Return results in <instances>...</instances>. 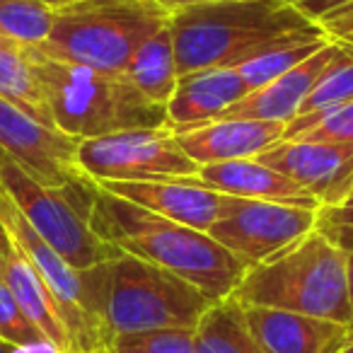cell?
<instances>
[{
    "label": "cell",
    "mask_w": 353,
    "mask_h": 353,
    "mask_svg": "<svg viewBox=\"0 0 353 353\" xmlns=\"http://www.w3.org/2000/svg\"><path fill=\"white\" fill-rule=\"evenodd\" d=\"M247 92L235 68H203L179 75L174 94L167 102V128L184 131L218 121Z\"/></svg>",
    "instance_id": "18"
},
{
    "label": "cell",
    "mask_w": 353,
    "mask_h": 353,
    "mask_svg": "<svg viewBox=\"0 0 353 353\" xmlns=\"http://www.w3.org/2000/svg\"><path fill=\"white\" fill-rule=\"evenodd\" d=\"M6 242H8V232L3 230V225H0V250L6 247Z\"/></svg>",
    "instance_id": "35"
},
{
    "label": "cell",
    "mask_w": 353,
    "mask_h": 353,
    "mask_svg": "<svg viewBox=\"0 0 353 353\" xmlns=\"http://www.w3.org/2000/svg\"><path fill=\"white\" fill-rule=\"evenodd\" d=\"M128 80L145 94L150 102L167 107L170 97L174 94L179 70H176L174 41H172L170 25L152 34L141 49L133 54L128 68L123 70Z\"/></svg>",
    "instance_id": "20"
},
{
    "label": "cell",
    "mask_w": 353,
    "mask_h": 353,
    "mask_svg": "<svg viewBox=\"0 0 353 353\" xmlns=\"http://www.w3.org/2000/svg\"><path fill=\"white\" fill-rule=\"evenodd\" d=\"M343 353H353V339H351V343H348V346L343 348Z\"/></svg>",
    "instance_id": "38"
},
{
    "label": "cell",
    "mask_w": 353,
    "mask_h": 353,
    "mask_svg": "<svg viewBox=\"0 0 353 353\" xmlns=\"http://www.w3.org/2000/svg\"><path fill=\"white\" fill-rule=\"evenodd\" d=\"M327 37H314V39H300V41H285V44L271 46L264 54L254 56V59L245 61L237 65V73L242 75L247 90H259L264 85H269L271 80H276L279 75L288 73L290 68H295L298 63H303L305 59H310L312 54H317L324 44Z\"/></svg>",
    "instance_id": "25"
},
{
    "label": "cell",
    "mask_w": 353,
    "mask_h": 353,
    "mask_svg": "<svg viewBox=\"0 0 353 353\" xmlns=\"http://www.w3.org/2000/svg\"><path fill=\"white\" fill-rule=\"evenodd\" d=\"M90 223L114 250L167 269L213 303L230 298L247 274V266L208 232L167 221L99 187L90 208Z\"/></svg>",
    "instance_id": "1"
},
{
    "label": "cell",
    "mask_w": 353,
    "mask_h": 353,
    "mask_svg": "<svg viewBox=\"0 0 353 353\" xmlns=\"http://www.w3.org/2000/svg\"><path fill=\"white\" fill-rule=\"evenodd\" d=\"M348 201H353V192H351V196H348ZM343 203H346V201H343Z\"/></svg>",
    "instance_id": "39"
},
{
    "label": "cell",
    "mask_w": 353,
    "mask_h": 353,
    "mask_svg": "<svg viewBox=\"0 0 353 353\" xmlns=\"http://www.w3.org/2000/svg\"><path fill=\"white\" fill-rule=\"evenodd\" d=\"M0 97H6L8 102L17 104L27 114L54 128L34 78L30 46L17 44L3 34H0Z\"/></svg>",
    "instance_id": "23"
},
{
    "label": "cell",
    "mask_w": 353,
    "mask_h": 353,
    "mask_svg": "<svg viewBox=\"0 0 353 353\" xmlns=\"http://www.w3.org/2000/svg\"><path fill=\"white\" fill-rule=\"evenodd\" d=\"M194 334L196 353H264L247 327L245 307L232 295L213 303Z\"/></svg>",
    "instance_id": "21"
},
{
    "label": "cell",
    "mask_w": 353,
    "mask_h": 353,
    "mask_svg": "<svg viewBox=\"0 0 353 353\" xmlns=\"http://www.w3.org/2000/svg\"><path fill=\"white\" fill-rule=\"evenodd\" d=\"M232 298L242 307L285 310L353 327L348 254L317 228L247 269Z\"/></svg>",
    "instance_id": "5"
},
{
    "label": "cell",
    "mask_w": 353,
    "mask_h": 353,
    "mask_svg": "<svg viewBox=\"0 0 353 353\" xmlns=\"http://www.w3.org/2000/svg\"><path fill=\"white\" fill-rule=\"evenodd\" d=\"M192 179L196 184H201V187L228 194V196L283 203V206L310 208V211H319L322 208L307 189H303L298 182L288 179L281 172L261 165L254 157L203 165L199 167L196 176H192Z\"/></svg>",
    "instance_id": "17"
},
{
    "label": "cell",
    "mask_w": 353,
    "mask_h": 353,
    "mask_svg": "<svg viewBox=\"0 0 353 353\" xmlns=\"http://www.w3.org/2000/svg\"><path fill=\"white\" fill-rule=\"evenodd\" d=\"M179 75L203 68H237L285 41L324 37L285 0H223L170 15Z\"/></svg>",
    "instance_id": "2"
},
{
    "label": "cell",
    "mask_w": 353,
    "mask_h": 353,
    "mask_svg": "<svg viewBox=\"0 0 353 353\" xmlns=\"http://www.w3.org/2000/svg\"><path fill=\"white\" fill-rule=\"evenodd\" d=\"M32 68L54 128L78 141L133 128L167 126V107L155 104L123 73H102L49 59L30 46Z\"/></svg>",
    "instance_id": "4"
},
{
    "label": "cell",
    "mask_w": 353,
    "mask_h": 353,
    "mask_svg": "<svg viewBox=\"0 0 353 353\" xmlns=\"http://www.w3.org/2000/svg\"><path fill=\"white\" fill-rule=\"evenodd\" d=\"M78 162L94 184L189 179L199 172V165L182 150L167 126L85 138L78 145Z\"/></svg>",
    "instance_id": "8"
},
{
    "label": "cell",
    "mask_w": 353,
    "mask_h": 353,
    "mask_svg": "<svg viewBox=\"0 0 353 353\" xmlns=\"http://www.w3.org/2000/svg\"><path fill=\"white\" fill-rule=\"evenodd\" d=\"M348 46L339 41H327L317 54L305 59L288 73L279 75L269 85L259 90H252L237 104H232L221 119H256V121H279L288 123L298 114L307 94L314 85L322 80V75L334 63L346 56ZM218 119V121H221Z\"/></svg>",
    "instance_id": "13"
},
{
    "label": "cell",
    "mask_w": 353,
    "mask_h": 353,
    "mask_svg": "<svg viewBox=\"0 0 353 353\" xmlns=\"http://www.w3.org/2000/svg\"><path fill=\"white\" fill-rule=\"evenodd\" d=\"M3 192H6V189H3V187H0V194H3Z\"/></svg>",
    "instance_id": "41"
},
{
    "label": "cell",
    "mask_w": 353,
    "mask_h": 353,
    "mask_svg": "<svg viewBox=\"0 0 353 353\" xmlns=\"http://www.w3.org/2000/svg\"><path fill=\"white\" fill-rule=\"evenodd\" d=\"M0 225L8 232L12 245L27 256V261L34 266L37 274L44 279V283L54 293L56 303L63 310L70 336H73L75 353H85L90 348L104 346L97 327H94L92 317H90L88 288H85L83 271H75L59 252L51 250L41 240L39 232L27 223V218L22 216V211L6 192L0 194Z\"/></svg>",
    "instance_id": "11"
},
{
    "label": "cell",
    "mask_w": 353,
    "mask_h": 353,
    "mask_svg": "<svg viewBox=\"0 0 353 353\" xmlns=\"http://www.w3.org/2000/svg\"><path fill=\"white\" fill-rule=\"evenodd\" d=\"M317 213L310 208L228 196L208 235L252 269L312 232Z\"/></svg>",
    "instance_id": "9"
},
{
    "label": "cell",
    "mask_w": 353,
    "mask_h": 353,
    "mask_svg": "<svg viewBox=\"0 0 353 353\" xmlns=\"http://www.w3.org/2000/svg\"><path fill=\"white\" fill-rule=\"evenodd\" d=\"M99 189L143 206L167 221L208 232L218 221L228 194L213 192L189 179H150V182H104Z\"/></svg>",
    "instance_id": "14"
},
{
    "label": "cell",
    "mask_w": 353,
    "mask_h": 353,
    "mask_svg": "<svg viewBox=\"0 0 353 353\" xmlns=\"http://www.w3.org/2000/svg\"><path fill=\"white\" fill-rule=\"evenodd\" d=\"M0 353H20V348L12 346V343H8V341H3V339H0Z\"/></svg>",
    "instance_id": "34"
},
{
    "label": "cell",
    "mask_w": 353,
    "mask_h": 353,
    "mask_svg": "<svg viewBox=\"0 0 353 353\" xmlns=\"http://www.w3.org/2000/svg\"><path fill=\"white\" fill-rule=\"evenodd\" d=\"M170 25L155 0H73L59 8L54 30L41 46L49 59L102 73H123L133 54Z\"/></svg>",
    "instance_id": "6"
},
{
    "label": "cell",
    "mask_w": 353,
    "mask_h": 353,
    "mask_svg": "<svg viewBox=\"0 0 353 353\" xmlns=\"http://www.w3.org/2000/svg\"><path fill=\"white\" fill-rule=\"evenodd\" d=\"M88 307L99 339L109 341L155 329H196L213 305L199 288L167 269L119 250L83 271Z\"/></svg>",
    "instance_id": "3"
},
{
    "label": "cell",
    "mask_w": 353,
    "mask_h": 353,
    "mask_svg": "<svg viewBox=\"0 0 353 353\" xmlns=\"http://www.w3.org/2000/svg\"><path fill=\"white\" fill-rule=\"evenodd\" d=\"M0 339L17 348L49 346L39 334V329L20 310V305L12 298L10 288H8L3 279H0Z\"/></svg>",
    "instance_id": "27"
},
{
    "label": "cell",
    "mask_w": 353,
    "mask_h": 353,
    "mask_svg": "<svg viewBox=\"0 0 353 353\" xmlns=\"http://www.w3.org/2000/svg\"><path fill=\"white\" fill-rule=\"evenodd\" d=\"M0 279H3V269H0Z\"/></svg>",
    "instance_id": "40"
},
{
    "label": "cell",
    "mask_w": 353,
    "mask_h": 353,
    "mask_svg": "<svg viewBox=\"0 0 353 353\" xmlns=\"http://www.w3.org/2000/svg\"><path fill=\"white\" fill-rule=\"evenodd\" d=\"M317 27L329 41L353 46V0H348L346 6H341L339 10L329 12L327 17H322Z\"/></svg>",
    "instance_id": "30"
},
{
    "label": "cell",
    "mask_w": 353,
    "mask_h": 353,
    "mask_svg": "<svg viewBox=\"0 0 353 353\" xmlns=\"http://www.w3.org/2000/svg\"><path fill=\"white\" fill-rule=\"evenodd\" d=\"M85 353H112L107 346H97V348H90V351H85Z\"/></svg>",
    "instance_id": "36"
},
{
    "label": "cell",
    "mask_w": 353,
    "mask_h": 353,
    "mask_svg": "<svg viewBox=\"0 0 353 353\" xmlns=\"http://www.w3.org/2000/svg\"><path fill=\"white\" fill-rule=\"evenodd\" d=\"M0 269H3V281L10 288L12 298L17 300L27 319L39 329L44 341L59 353H75V343L65 324L63 310L56 303L44 279L27 261V256L12 245L10 237L0 250Z\"/></svg>",
    "instance_id": "19"
},
{
    "label": "cell",
    "mask_w": 353,
    "mask_h": 353,
    "mask_svg": "<svg viewBox=\"0 0 353 353\" xmlns=\"http://www.w3.org/2000/svg\"><path fill=\"white\" fill-rule=\"evenodd\" d=\"M348 295H351V307H353V252L348 254Z\"/></svg>",
    "instance_id": "33"
},
{
    "label": "cell",
    "mask_w": 353,
    "mask_h": 353,
    "mask_svg": "<svg viewBox=\"0 0 353 353\" xmlns=\"http://www.w3.org/2000/svg\"><path fill=\"white\" fill-rule=\"evenodd\" d=\"M288 6H293L300 15H305L307 20H312L317 25L322 17H327L329 12L339 10L341 6H346L348 0H285Z\"/></svg>",
    "instance_id": "31"
},
{
    "label": "cell",
    "mask_w": 353,
    "mask_h": 353,
    "mask_svg": "<svg viewBox=\"0 0 353 353\" xmlns=\"http://www.w3.org/2000/svg\"><path fill=\"white\" fill-rule=\"evenodd\" d=\"M293 141H322V143H353V102L329 112L310 128H305Z\"/></svg>",
    "instance_id": "28"
},
{
    "label": "cell",
    "mask_w": 353,
    "mask_h": 353,
    "mask_svg": "<svg viewBox=\"0 0 353 353\" xmlns=\"http://www.w3.org/2000/svg\"><path fill=\"white\" fill-rule=\"evenodd\" d=\"M254 160L298 182L322 208L341 206L353 192V143L281 141Z\"/></svg>",
    "instance_id": "12"
},
{
    "label": "cell",
    "mask_w": 353,
    "mask_h": 353,
    "mask_svg": "<svg viewBox=\"0 0 353 353\" xmlns=\"http://www.w3.org/2000/svg\"><path fill=\"white\" fill-rule=\"evenodd\" d=\"M341 353H343V351H341Z\"/></svg>",
    "instance_id": "42"
},
{
    "label": "cell",
    "mask_w": 353,
    "mask_h": 353,
    "mask_svg": "<svg viewBox=\"0 0 353 353\" xmlns=\"http://www.w3.org/2000/svg\"><path fill=\"white\" fill-rule=\"evenodd\" d=\"M112 353H196L194 329H155L128 334L107 343Z\"/></svg>",
    "instance_id": "26"
},
{
    "label": "cell",
    "mask_w": 353,
    "mask_h": 353,
    "mask_svg": "<svg viewBox=\"0 0 353 353\" xmlns=\"http://www.w3.org/2000/svg\"><path fill=\"white\" fill-rule=\"evenodd\" d=\"M0 187L15 201L39 237L56 250L75 271H90L112 259L119 250L104 242L90 223L94 189L68 192L46 187L30 176L0 148Z\"/></svg>",
    "instance_id": "7"
},
{
    "label": "cell",
    "mask_w": 353,
    "mask_h": 353,
    "mask_svg": "<svg viewBox=\"0 0 353 353\" xmlns=\"http://www.w3.org/2000/svg\"><path fill=\"white\" fill-rule=\"evenodd\" d=\"M78 145V138L46 126L17 104L0 97V148L37 182L68 192L97 187L80 170Z\"/></svg>",
    "instance_id": "10"
},
{
    "label": "cell",
    "mask_w": 353,
    "mask_h": 353,
    "mask_svg": "<svg viewBox=\"0 0 353 353\" xmlns=\"http://www.w3.org/2000/svg\"><path fill=\"white\" fill-rule=\"evenodd\" d=\"M157 6H162L167 12L184 10V8H196V6H211V3H223V0H155Z\"/></svg>",
    "instance_id": "32"
},
{
    "label": "cell",
    "mask_w": 353,
    "mask_h": 353,
    "mask_svg": "<svg viewBox=\"0 0 353 353\" xmlns=\"http://www.w3.org/2000/svg\"><path fill=\"white\" fill-rule=\"evenodd\" d=\"M182 150L199 167L230 160H250L283 141L285 123L256 119H221L203 126L172 131Z\"/></svg>",
    "instance_id": "16"
},
{
    "label": "cell",
    "mask_w": 353,
    "mask_h": 353,
    "mask_svg": "<svg viewBox=\"0 0 353 353\" xmlns=\"http://www.w3.org/2000/svg\"><path fill=\"white\" fill-rule=\"evenodd\" d=\"M348 102H353V46H348L346 56L322 75V80L312 88V92L307 94L298 114L285 123L283 141L298 138L314 121H319L329 112Z\"/></svg>",
    "instance_id": "22"
},
{
    "label": "cell",
    "mask_w": 353,
    "mask_h": 353,
    "mask_svg": "<svg viewBox=\"0 0 353 353\" xmlns=\"http://www.w3.org/2000/svg\"><path fill=\"white\" fill-rule=\"evenodd\" d=\"M317 228L322 235H327L339 250L346 254L353 252V201H346L341 206L319 208Z\"/></svg>",
    "instance_id": "29"
},
{
    "label": "cell",
    "mask_w": 353,
    "mask_h": 353,
    "mask_svg": "<svg viewBox=\"0 0 353 353\" xmlns=\"http://www.w3.org/2000/svg\"><path fill=\"white\" fill-rule=\"evenodd\" d=\"M49 3H54V6H65V3H73V0H49Z\"/></svg>",
    "instance_id": "37"
},
{
    "label": "cell",
    "mask_w": 353,
    "mask_h": 353,
    "mask_svg": "<svg viewBox=\"0 0 353 353\" xmlns=\"http://www.w3.org/2000/svg\"><path fill=\"white\" fill-rule=\"evenodd\" d=\"M59 8L49 0H0V34L22 46H41L54 30Z\"/></svg>",
    "instance_id": "24"
},
{
    "label": "cell",
    "mask_w": 353,
    "mask_h": 353,
    "mask_svg": "<svg viewBox=\"0 0 353 353\" xmlns=\"http://www.w3.org/2000/svg\"><path fill=\"white\" fill-rule=\"evenodd\" d=\"M252 336L264 353H341L353 327L271 307H245Z\"/></svg>",
    "instance_id": "15"
}]
</instances>
